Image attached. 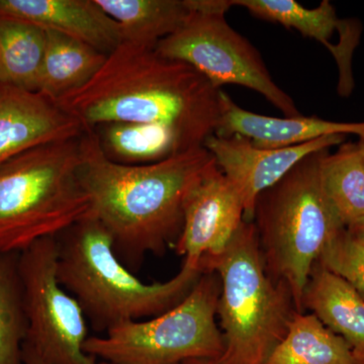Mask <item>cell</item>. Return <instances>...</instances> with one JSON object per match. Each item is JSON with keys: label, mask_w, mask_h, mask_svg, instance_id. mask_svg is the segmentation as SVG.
<instances>
[{"label": "cell", "mask_w": 364, "mask_h": 364, "mask_svg": "<svg viewBox=\"0 0 364 364\" xmlns=\"http://www.w3.org/2000/svg\"><path fill=\"white\" fill-rule=\"evenodd\" d=\"M215 135L246 136L262 149L291 147L326 136L356 135L364 138L363 123H338L318 117H274L242 109L222 93V117Z\"/></svg>", "instance_id": "14"}, {"label": "cell", "mask_w": 364, "mask_h": 364, "mask_svg": "<svg viewBox=\"0 0 364 364\" xmlns=\"http://www.w3.org/2000/svg\"><path fill=\"white\" fill-rule=\"evenodd\" d=\"M262 364H355L350 347L315 315L296 312L284 339Z\"/></svg>", "instance_id": "19"}, {"label": "cell", "mask_w": 364, "mask_h": 364, "mask_svg": "<svg viewBox=\"0 0 364 364\" xmlns=\"http://www.w3.org/2000/svg\"><path fill=\"white\" fill-rule=\"evenodd\" d=\"M244 221L240 196L215 163L186 196L183 227L173 247L184 260L202 268L226 250Z\"/></svg>", "instance_id": "10"}, {"label": "cell", "mask_w": 364, "mask_h": 364, "mask_svg": "<svg viewBox=\"0 0 364 364\" xmlns=\"http://www.w3.org/2000/svg\"><path fill=\"white\" fill-rule=\"evenodd\" d=\"M358 146L364 159V138L358 139Z\"/></svg>", "instance_id": "28"}, {"label": "cell", "mask_w": 364, "mask_h": 364, "mask_svg": "<svg viewBox=\"0 0 364 364\" xmlns=\"http://www.w3.org/2000/svg\"><path fill=\"white\" fill-rule=\"evenodd\" d=\"M186 1L188 18L158 43V55L188 64L219 90L243 86L260 93L284 117L301 116L293 98L273 81L259 51L228 23L229 0Z\"/></svg>", "instance_id": "8"}, {"label": "cell", "mask_w": 364, "mask_h": 364, "mask_svg": "<svg viewBox=\"0 0 364 364\" xmlns=\"http://www.w3.org/2000/svg\"><path fill=\"white\" fill-rule=\"evenodd\" d=\"M215 163L200 147L151 164H119L105 157L95 131L79 138L78 177L90 215L111 235L117 257L131 272L147 254L162 255L174 246L186 196Z\"/></svg>", "instance_id": "2"}, {"label": "cell", "mask_w": 364, "mask_h": 364, "mask_svg": "<svg viewBox=\"0 0 364 364\" xmlns=\"http://www.w3.org/2000/svg\"><path fill=\"white\" fill-rule=\"evenodd\" d=\"M56 242L60 284L100 333L166 312L191 293L203 273L200 265L184 260L176 277L146 284L119 260L111 235L90 215L59 234Z\"/></svg>", "instance_id": "3"}, {"label": "cell", "mask_w": 364, "mask_h": 364, "mask_svg": "<svg viewBox=\"0 0 364 364\" xmlns=\"http://www.w3.org/2000/svg\"><path fill=\"white\" fill-rule=\"evenodd\" d=\"M93 131L105 157L119 164H151L186 152L171 132L159 126L109 123Z\"/></svg>", "instance_id": "20"}, {"label": "cell", "mask_w": 364, "mask_h": 364, "mask_svg": "<svg viewBox=\"0 0 364 364\" xmlns=\"http://www.w3.org/2000/svg\"><path fill=\"white\" fill-rule=\"evenodd\" d=\"M346 136H326L311 142L277 149L256 147L240 135L208 136L203 144L215 164L231 182L244 205V220L252 222L258 196L272 188L304 158L341 145Z\"/></svg>", "instance_id": "11"}, {"label": "cell", "mask_w": 364, "mask_h": 364, "mask_svg": "<svg viewBox=\"0 0 364 364\" xmlns=\"http://www.w3.org/2000/svg\"><path fill=\"white\" fill-rule=\"evenodd\" d=\"M85 131L38 91L0 85V165L39 146L77 139Z\"/></svg>", "instance_id": "12"}, {"label": "cell", "mask_w": 364, "mask_h": 364, "mask_svg": "<svg viewBox=\"0 0 364 364\" xmlns=\"http://www.w3.org/2000/svg\"><path fill=\"white\" fill-rule=\"evenodd\" d=\"M346 229L348 230L349 233H350L354 238L358 239V240L360 241L364 245V219L349 225L348 227H346Z\"/></svg>", "instance_id": "26"}, {"label": "cell", "mask_w": 364, "mask_h": 364, "mask_svg": "<svg viewBox=\"0 0 364 364\" xmlns=\"http://www.w3.org/2000/svg\"><path fill=\"white\" fill-rule=\"evenodd\" d=\"M321 179L326 195L345 227L364 219V159L358 143L344 142L323 153Z\"/></svg>", "instance_id": "21"}, {"label": "cell", "mask_w": 364, "mask_h": 364, "mask_svg": "<svg viewBox=\"0 0 364 364\" xmlns=\"http://www.w3.org/2000/svg\"><path fill=\"white\" fill-rule=\"evenodd\" d=\"M23 364H45L42 359L38 356V354L31 348L28 345H23Z\"/></svg>", "instance_id": "25"}, {"label": "cell", "mask_w": 364, "mask_h": 364, "mask_svg": "<svg viewBox=\"0 0 364 364\" xmlns=\"http://www.w3.org/2000/svg\"><path fill=\"white\" fill-rule=\"evenodd\" d=\"M230 4L245 7L261 20L298 31L304 37L325 46L333 57L336 56V47L331 41L335 33L360 39L363 33L360 21L339 18L335 7L328 0H323L315 9H306L294 0H231Z\"/></svg>", "instance_id": "16"}, {"label": "cell", "mask_w": 364, "mask_h": 364, "mask_svg": "<svg viewBox=\"0 0 364 364\" xmlns=\"http://www.w3.org/2000/svg\"><path fill=\"white\" fill-rule=\"evenodd\" d=\"M318 262L346 280L364 299V245L346 228L326 246Z\"/></svg>", "instance_id": "24"}, {"label": "cell", "mask_w": 364, "mask_h": 364, "mask_svg": "<svg viewBox=\"0 0 364 364\" xmlns=\"http://www.w3.org/2000/svg\"><path fill=\"white\" fill-rule=\"evenodd\" d=\"M324 149L299 162L263 191L252 222L267 272L289 287L298 312L316 262L326 246L345 229L326 195L320 164Z\"/></svg>", "instance_id": "4"}, {"label": "cell", "mask_w": 364, "mask_h": 364, "mask_svg": "<svg viewBox=\"0 0 364 364\" xmlns=\"http://www.w3.org/2000/svg\"><path fill=\"white\" fill-rule=\"evenodd\" d=\"M107 57L105 53L81 41L56 32H46L38 92L56 102L90 82Z\"/></svg>", "instance_id": "17"}, {"label": "cell", "mask_w": 364, "mask_h": 364, "mask_svg": "<svg viewBox=\"0 0 364 364\" xmlns=\"http://www.w3.org/2000/svg\"><path fill=\"white\" fill-rule=\"evenodd\" d=\"M222 93L188 64L123 42L90 82L56 104L85 131L109 123L153 124L189 151L203 147L217 131Z\"/></svg>", "instance_id": "1"}, {"label": "cell", "mask_w": 364, "mask_h": 364, "mask_svg": "<svg viewBox=\"0 0 364 364\" xmlns=\"http://www.w3.org/2000/svg\"><path fill=\"white\" fill-rule=\"evenodd\" d=\"M100 364H107L104 363H100ZM184 364H218L215 359H196V360L188 361V363Z\"/></svg>", "instance_id": "27"}, {"label": "cell", "mask_w": 364, "mask_h": 364, "mask_svg": "<svg viewBox=\"0 0 364 364\" xmlns=\"http://www.w3.org/2000/svg\"><path fill=\"white\" fill-rule=\"evenodd\" d=\"M79 138L39 146L0 165V252L21 253L90 214L78 177Z\"/></svg>", "instance_id": "6"}, {"label": "cell", "mask_w": 364, "mask_h": 364, "mask_svg": "<svg viewBox=\"0 0 364 364\" xmlns=\"http://www.w3.org/2000/svg\"><path fill=\"white\" fill-rule=\"evenodd\" d=\"M56 237L18 254L28 334L26 344L45 364H100L85 351L87 318L57 277Z\"/></svg>", "instance_id": "9"}, {"label": "cell", "mask_w": 364, "mask_h": 364, "mask_svg": "<svg viewBox=\"0 0 364 364\" xmlns=\"http://www.w3.org/2000/svg\"><path fill=\"white\" fill-rule=\"evenodd\" d=\"M45 47L42 28L0 18V85L37 91Z\"/></svg>", "instance_id": "22"}, {"label": "cell", "mask_w": 364, "mask_h": 364, "mask_svg": "<svg viewBox=\"0 0 364 364\" xmlns=\"http://www.w3.org/2000/svg\"><path fill=\"white\" fill-rule=\"evenodd\" d=\"M202 269L221 280L217 316L225 350L217 363L262 364L298 310L289 287L268 274L254 223H242L226 250Z\"/></svg>", "instance_id": "5"}, {"label": "cell", "mask_w": 364, "mask_h": 364, "mask_svg": "<svg viewBox=\"0 0 364 364\" xmlns=\"http://www.w3.org/2000/svg\"><path fill=\"white\" fill-rule=\"evenodd\" d=\"M121 28L123 42L155 50L189 14L186 0H95Z\"/></svg>", "instance_id": "18"}, {"label": "cell", "mask_w": 364, "mask_h": 364, "mask_svg": "<svg viewBox=\"0 0 364 364\" xmlns=\"http://www.w3.org/2000/svg\"><path fill=\"white\" fill-rule=\"evenodd\" d=\"M221 280L203 272L178 305L149 320L128 321L104 336L88 337L85 351L107 364H184L224 353L217 309Z\"/></svg>", "instance_id": "7"}, {"label": "cell", "mask_w": 364, "mask_h": 364, "mask_svg": "<svg viewBox=\"0 0 364 364\" xmlns=\"http://www.w3.org/2000/svg\"><path fill=\"white\" fill-rule=\"evenodd\" d=\"M18 254L0 252V364H23L28 320Z\"/></svg>", "instance_id": "23"}, {"label": "cell", "mask_w": 364, "mask_h": 364, "mask_svg": "<svg viewBox=\"0 0 364 364\" xmlns=\"http://www.w3.org/2000/svg\"><path fill=\"white\" fill-rule=\"evenodd\" d=\"M306 310L345 340L355 364H364V299L318 261L303 296V311Z\"/></svg>", "instance_id": "15"}, {"label": "cell", "mask_w": 364, "mask_h": 364, "mask_svg": "<svg viewBox=\"0 0 364 364\" xmlns=\"http://www.w3.org/2000/svg\"><path fill=\"white\" fill-rule=\"evenodd\" d=\"M0 18L62 33L107 55L123 43L117 21L95 0H0Z\"/></svg>", "instance_id": "13"}]
</instances>
